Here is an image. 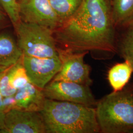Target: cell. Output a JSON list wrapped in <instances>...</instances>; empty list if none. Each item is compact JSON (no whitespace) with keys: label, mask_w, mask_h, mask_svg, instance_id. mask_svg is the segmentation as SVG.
I'll return each instance as SVG.
<instances>
[{"label":"cell","mask_w":133,"mask_h":133,"mask_svg":"<svg viewBox=\"0 0 133 133\" xmlns=\"http://www.w3.org/2000/svg\"><path fill=\"white\" fill-rule=\"evenodd\" d=\"M17 44L23 54L38 58H58L52 30L20 20L14 26Z\"/></svg>","instance_id":"cell-4"},{"label":"cell","mask_w":133,"mask_h":133,"mask_svg":"<svg viewBox=\"0 0 133 133\" xmlns=\"http://www.w3.org/2000/svg\"><path fill=\"white\" fill-rule=\"evenodd\" d=\"M112 18L117 26H124L133 20V0H111Z\"/></svg>","instance_id":"cell-13"},{"label":"cell","mask_w":133,"mask_h":133,"mask_svg":"<svg viewBox=\"0 0 133 133\" xmlns=\"http://www.w3.org/2000/svg\"><path fill=\"white\" fill-rule=\"evenodd\" d=\"M4 18H5L4 15L0 9V21H2L3 19H4Z\"/></svg>","instance_id":"cell-23"},{"label":"cell","mask_w":133,"mask_h":133,"mask_svg":"<svg viewBox=\"0 0 133 133\" xmlns=\"http://www.w3.org/2000/svg\"><path fill=\"white\" fill-rule=\"evenodd\" d=\"M124 26L126 30L116 44L117 52L131 64L133 69V20Z\"/></svg>","instance_id":"cell-14"},{"label":"cell","mask_w":133,"mask_h":133,"mask_svg":"<svg viewBox=\"0 0 133 133\" xmlns=\"http://www.w3.org/2000/svg\"><path fill=\"white\" fill-rule=\"evenodd\" d=\"M13 109H16V101L14 96L3 97L2 110L5 113Z\"/></svg>","instance_id":"cell-19"},{"label":"cell","mask_w":133,"mask_h":133,"mask_svg":"<svg viewBox=\"0 0 133 133\" xmlns=\"http://www.w3.org/2000/svg\"><path fill=\"white\" fill-rule=\"evenodd\" d=\"M22 57L15 64L10 66L9 70L10 84L17 90L30 82L23 64Z\"/></svg>","instance_id":"cell-16"},{"label":"cell","mask_w":133,"mask_h":133,"mask_svg":"<svg viewBox=\"0 0 133 133\" xmlns=\"http://www.w3.org/2000/svg\"><path fill=\"white\" fill-rule=\"evenodd\" d=\"M2 23H1V21H0V29L2 28Z\"/></svg>","instance_id":"cell-24"},{"label":"cell","mask_w":133,"mask_h":133,"mask_svg":"<svg viewBox=\"0 0 133 133\" xmlns=\"http://www.w3.org/2000/svg\"><path fill=\"white\" fill-rule=\"evenodd\" d=\"M5 113L0 110V130H2L4 124V118H5Z\"/></svg>","instance_id":"cell-20"},{"label":"cell","mask_w":133,"mask_h":133,"mask_svg":"<svg viewBox=\"0 0 133 133\" xmlns=\"http://www.w3.org/2000/svg\"><path fill=\"white\" fill-rule=\"evenodd\" d=\"M6 68V67H5V66H0V76L5 71H6L8 68Z\"/></svg>","instance_id":"cell-21"},{"label":"cell","mask_w":133,"mask_h":133,"mask_svg":"<svg viewBox=\"0 0 133 133\" xmlns=\"http://www.w3.org/2000/svg\"><path fill=\"white\" fill-rule=\"evenodd\" d=\"M0 5L9 16L14 27L21 20L17 0H0Z\"/></svg>","instance_id":"cell-17"},{"label":"cell","mask_w":133,"mask_h":133,"mask_svg":"<svg viewBox=\"0 0 133 133\" xmlns=\"http://www.w3.org/2000/svg\"><path fill=\"white\" fill-rule=\"evenodd\" d=\"M19 1H20V0H17V1H18V2H19Z\"/></svg>","instance_id":"cell-25"},{"label":"cell","mask_w":133,"mask_h":133,"mask_svg":"<svg viewBox=\"0 0 133 133\" xmlns=\"http://www.w3.org/2000/svg\"><path fill=\"white\" fill-rule=\"evenodd\" d=\"M0 133H46L40 112L13 109L5 113Z\"/></svg>","instance_id":"cell-8"},{"label":"cell","mask_w":133,"mask_h":133,"mask_svg":"<svg viewBox=\"0 0 133 133\" xmlns=\"http://www.w3.org/2000/svg\"><path fill=\"white\" fill-rule=\"evenodd\" d=\"M46 133H99L95 107L46 98L39 111Z\"/></svg>","instance_id":"cell-2"},{"label":"cell","mask_w":133,"mask_h":133,"mask_svg":"<svg viewBox=\"0 0 133 133\" xmlns=\"http://www.w3.org/2000/svg\"><path fill=\"white\" fill-rule=\"evenodd\" d=\"M16 109L41 111L46 98L42 89L29 82L17 90L14 95Z\"/></svg>","instance_id":"cell-10"},{"label":"cell","mask_w":133,"mask_h":133,"mask_svg":"<svg viewBox=\"0 0 133 133\" xmlns=\"http://www.w3.org/2000/svg\"><path fill=\"white\" fill-rule=\"evenodd\" d=\"M111 0H83L71 17L53 31L58 48L96 52L110 58L117 52Z\"/></svg>","instance_id":"cell-1"},{"label":"cell","mask_w":133,"mask_h":133,"mask_svg":"<svg viewBox=\"0 0 133 133\" xmlns=\"http://www.w3.org/2000/svg\"><path fill=\"white\" fill-rule=\"evenodd\" d=\"M22 62L30 82L42 89L53 79L61 66L59 58H38L23 54Z\"/></svg>","instance_id":"cell-9"},{"label":"cell","mask_w":133,"mask_h":133,"mask_svg":"<svg viewBox=\"0 0 133 133\" xmlns=\"http://www.w3.org/2000/svg\"><path fill=\"white\" fill-rule=\"evenodd\" d=\"M23 54L17 43L10 35L0 34V66L9 68L14 65Z\"/></svg>","instance_id":"cell-11"},{"label":"cell","mask_w":133,"mask_h":133,"mask_svg":"<svg viewBox=\"0 0 133 133\" xmlns=\"http://www.w3.org/2000/svg\"><path fill=\"white\" fill-rule=\"evenodd\" d=\"M46 98L95 107L97 101L89 86L66 81H52L43 89Z\"/></svg>","instance_id":"cell-6"},{"label":"cell","mask_w":133,"mask_h":133,"mask_svg":"<svg viewBox=\"0 0 133 133\" xmlns=\"http://www.w3.org/2000/svg\"><path fill=\"white\" fill-rule=\"evenodd\" d=\"M96 117L102 133H133V84L97 101Z\"/></svg>","instance_id":"cell-3"},{"label":"cell","mask_w":133,"mask_h":133,"mask_svg":"<svg viewBox=\"0 0 133 133\" xmlns=\"http://www.w3.org/2000/svg\"><path fill=\"white\" fill-rule=\"evenodd\" d=\"M133 73L132 66L126 60L111 66L108 72L107 78L112 91L122 90L128 84Z\"/></svg>","instance_id":"cell-12"},{"label":"cell","mask_w":133,"mask_h":133,"mask_svg":"<svg viewBox=\"0 0 133 133\" xmlns=\"http://www.w3.org/2000/svg\"><path fill=\"white\" fill-rule=\"evenodd\" d=\"M10 67L3 72L0 77V92L3 97L14 96L17 92V90L10 84Z\"/></svg>","instance_id":"cell-18"},{"label":"cell","mask_w":133,"mask_h":133,"mask_svg":"<svg viewBox=\"0 0 133 133\" xmlns=\"http://www.w3.org/2000/svg\"><path fill=\"white\" fill-rule=\"evenodd\" d=\"M83 0H49L53 10L61 21L69 19L78 9Z\"/></svg>","instance_id":"cell-15"},{"label":"cell","mask_w":133,"mask_h":133,"mask_svg":"<svg viewBox=\"0 0 133 133\" xmlns=\"http://www.w3.org/2000/svg\"><path fill=\"white\" fill-rule=\"evenodd\" d=\"M2 75L0 76V77H1V76H2ZM3 99V96L2 95L1 92H0V110H2V108Z\"/></svg>","instance_id":"cell-22"},{"label":"cell","mask_w":133,"mask_h":133,"mask_svg":"<svg viewBox=\"0 0 133 133\" xmlns=\"http://www.w3.org/2000/svg\"><path fill=\"white\" fill-rule=\"evenodd\" d=\"M21 20L37 24L54 31L61 21L49 0H20L18 2Z\"/></svg>","instance_id":"cell-7"},{"label":"cell","mask_w":133,"mask_h":133,"mask_svg":"<svg viewBox=\"0 0 133 133\" xmlns=\"http://www.w3.org/2000/svg\"><path fill=\"white\" fill-rule=\"evenodd\" d=\"M57 52L61 66L52 81H66L89 86L92 84L90 66L84 61L88 52H73L57 47Z\"/></svg>","instance_id":"cell-5"}]
</instances>
